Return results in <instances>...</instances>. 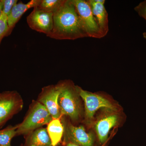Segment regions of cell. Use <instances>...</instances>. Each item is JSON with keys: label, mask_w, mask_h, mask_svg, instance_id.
<instances>
[{"label": "cell", "mask_w": 146, "mask_h": 146, "mask_svg": "<svg viewBox=\"0 0 146 146\" xmlns=\"http://www.w3.org/2000/svg\"><path fill=\"white\" fill-rule=\"evenodd\" d=\"M47 36L56 40H75L88 37L72 0H65L53 13V27Z\"/></svg>", "instance_id": "obj_1"}, {"label": "cell", "mask_w": 146, "mask_h": 146, "mask_svg": "<svg viewBox=\"0 0 146 146\" xmlns=\"http://www.w3.org/2000/svg\"><path fill=\"white\" fill-rule=\"evenodd\" d=\"M56 85L60 91L58 105L62 117L67 116L73 123H78L82 118L83 110L76 86L70 80H60Z\"/></svg>", "instance_id": "obj_2"}, {"label": "cell", "mask_w": 146, "mask_h": 146, "mask_svg": "<svg viewBox=\"0 0 146 146\" xmlns=\"http://www.w3.org/2000/svg\"><path fill=\"white\" fill-rule=\"evenodd\" d=\"M49 112L44 105L37 100H33L23 121L17 125L16 136H26L52 120Z\"/></svg>", "instance_id": "obj_3"}, {"label": "cell", "mask_w": 146, "mask_h": 146, "mask_svg": "<svg viewBox=\"0 0 146 146\" xmlns=\"http://www.w3.org/2000/svg\"><path fill=\"white\" fill-rule=\"evenodd\" d=\"M60 120L64 127L62 145L72 143L79 146H94L96 138L94 133H87L83 126L74 125L70 120L66 119L64 116Z\"/></svg>", "instance_id": "obj_4"}, {"label": "cell", "mask_w": 146, "mask_h": 146, "mask_svg": "<svg viewBox=\"0 0 146 146\" xmlns=\"http://www.w3.org/2000/svg\"><path fill=\"white\" fill-rule=\"evenodd\" d=\"M23 100L16 91H6L0 94V129L9 120L23 109Z\"/></svg>", "instance_id": "obj_5"}, {"label": "cell", "mask_w": 146, "mask_h": 146, "mask_svg": "<svg viewBox=\"0 0 146 146\" xmlns=\"http://www.w3.org/2000/svg\"><path fill=\"white\" fill-rule=\"evenodd\" d=\"M77 91L84 103V118L87 123H90L94 119L97 110L101 108H105L117 111L116 107L103 97L94 94L76 86Z\"/></svg>", "instance_id": "obj_6"}, {"label": "cell", "mask_w": 146, "mask_h": 146, "mask_svg": "<svg viewBox=\"0 0 146 146\" xmlns=\"http://www.w3.org/2000/svg\"><path fill=\"white\" fill-rule=\"evenodd\" d=\"M88 37H103L88 1L72 0Z\"/></svg>", "instance_id": "obj_7"}, {"label": "cell", "mask_w": 146, "mask_h": 146, "mask_svg": "<svg viewBox=\"0 0 146 146\" xmlns=\"http://www.w3.org/2000/svg\"><path fill=\"white\" fill-rule=\"evenodd\" d=\"M27 22L30 28L47 36L53 27V13L41 10L36 6L27 16Z\"/></svg>", "instance_id": "obj_8"}, {"label": "cell", "mask_w": 146, "mask_h": 146, "mask_svg": "<svg viewBox=\"0 0 146 146\" xmlns=\"http://www.w3.org/2000/svg\"><path fill=\"white\" fill-rule=\"evenodd\" d=\"M60 91L56 84H51L42 88L36 100L46 108L53 119L62 117L58 105Z\"/></svg>", "instance_id": "obj_9"}, {"label": "cell", "mask_w": 146, "mask_h": 146, "mask_svg": "<svg viewBox=\"0 0 146 146\" xmlns=\"http://www.w3.org/2000/svg\"><path fill=\"white\" fill-rule=\"evenodd\" d=\"M114 110H109L100 117L95 123V129L99 142L100 144H104L107 141L110 131L117 124L119 117Z\"/></svg>", "instance_id": "obj_10"}, {"label": "cell", "mask_w": 146, "mask_h": 146, "mask_svg": "<svg viewBox=\"0 0 146 146\" xmlns=\"http://www.w3.org/2000/svg\"><path fill=\"white\" fill-rule=\"evenodd\" d=\"M93 15L96 19L103 37L108 31V15L104 6V0H89Z\"/></svg>", "instance_id": "obj_11"}, {"label": "cell", "mask_w": 146, "mask_h": 146, "mask_svg": "<svg viewBox=\"0 0 146 146\" xmlns=\"http://www.w3.org/2000/svg\"><path fill=\"white\" fill-rule=\"evenodd\" d=\"M41 1V0H31L26 3L20 1L13 7L10 14L7 16L9 28L7 36L11 33L16 24L24 13L30 9L38 6Z\"/></svg>", "instance_id": "obj_12"}, {"label": "cell", "mask_w": 146, "mask_h": 146, "mask_svg": "<svg viewBox=\"0 0 146 146\" xmlns=\"http://www.w3.org/2000/svg\"><path fill=\"white\" fill-rule=\"evenodd\" d=\"M23 146H53L46 128L41 127L29 133Z\"/></svg>", "instance_id": "obj_13"}, {"label": "cell", "mask_w": 146, "mask_h": 146, "mask_svg": "<svg viewBox=\"0 0 146 146\" xmlns=\"http://www.w3.org/2000/svg\"><path fill=\"white\" fill-rule=\"evenodd\" d=\"M47 130L53 146H57L62 141L64 127L60 119H55L47 125Z\"/></svg>", "instance_id": "obj_14"}, {"label": "cell", "mask_w": 146, "mask_h": 146, "mask_svg": "<svg viewBox=\"0 0 146 146\" xmlns=\"http://www.w3.org/2000/svg\"><path fill=\"white\" fill-rule=\"evenodd\" d=\"M17 125H9L4 129H0V146H11V142L16 136Z\"/></svg>", "instance_id": "obj_15"}, {"label": "cell", "mask_w": 146, "mask_h": 146, "mask_svg": "<svg viewBox=\"0 0 146 146\" xmlns=\"http://www.w3.org/2000/svg\"><path fill=\"white\" fill-rule=\"evenodd\" d=\"M65 0H41L39 5V9L47 12L54 13L62 6Z\"/></svg>", "instance_id": "obj_16"}, {"label": "cell", "mask_w": 146, "mask_h": 146, "mask_svg": "<svg viewBox=\"0 0 146 146\" xmlns=\"http://www.w3.org/2000/svg\"><path fill=\"white\" fill-rule=\"evenodd\" d=\"M8 29L7 16L2 12L0 17V44L3 38L7 36Z\"/></svg>", "instance_id": "obj_17"}, {"label": "cell", "mask_w": 146, "mask_h": 146, "mask_svg": "<svg viewBox=\"0 0 146 146\" xmlns=\"http://www.w3.org/2000/svg\"><path fill=\"white\" fill-rule=\"evenodd\" d=\"M3 13L8 16L13 7L18 2V0H3Z\"/></svg>", "instance_id": "obj_18"}, {"label": "cell", "mask_w": 146, "mask_h": 146, "mask_svg": "<svg viewBox=\"0 0 146 146\" xmlns=\"http://www.w3.org/2000/svg\"><path fill=\"white\" fill-rule=\"evenodd\" d=\"M134 9L139 16L146 21V1L140 3L134 8Z\"/></svg>", "instance_id": "obj_19"}, {"label": "cell", "mask_w": 146, "mask_h": 146, "mask_svg": "<svg viewBox=\"0 0 146 146\" xmlns=\"http://www.w3.org/2000/svg\"><path fill=\"white\" fill-rule=\"evenodd\" d=\"M3 9V0H0V17L2 14Z\"/></svg>", "instance_id": "obj_20"}, {"label": "cell", "mask_w": 146, "mask_h": 146, "mask_svg": "<svg viewBox=\"0 0 146 146\" xmlns=\"http://www.w3.org/2000/svg\"><path fill=\"white\" fill-rule=\"evenodd\" d=\"M64 146H79L76 144L72 143H68L66 144Z\"/></svg>", "instance_id": "obj_21"}, {"label": "cell", "mask_w": 146, "mask_h": 146, "mask_svg": "<svg viewBox=\"0 0 146 146\" xmlns=\"http://www.w3.org/2000/svg\"><path fill=\"white\" fill-rule=\"evenodd\" d=\"M143 36L144 38L146 39V32L144 33L143 34Z\"/></svg>", "instance_id": "obj_22"}, {"label": "cell", "mask_w": 146, "mask_h": 146, "mask_svg": "<svg viewBox=\"0 0 146 146\" xmlns=\"http://www.w3.org/2000/svg\"><path fill=\"white\" fill-rule=\"evenodd\" d=\"M21 146H23V145H21Z\"/></svg>", "instance_id": "obj_23"}]
</instances>
